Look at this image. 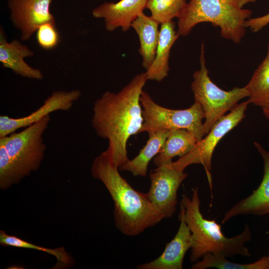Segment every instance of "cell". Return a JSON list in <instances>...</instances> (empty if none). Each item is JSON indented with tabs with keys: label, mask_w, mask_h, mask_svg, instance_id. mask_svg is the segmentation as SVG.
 I'll return each mask as SVG.
<instances>
[{
	"label": "cell",
	"mask_w": 269,
	"mask_h": 269,
	"mask_svg": "<svg viewBox=\"0 0 269 269\" xmlns=\"http://www.w3.org/2000/svg\"><path fill=\"white\" fill-rule=\"evenodd\" d=\"M147 80L145 72L137 74L119 92L106 91L94 104L92 127L108 139L107 150L119 168L129 160V138L139 134L143 122L140 97Z\"/></svg>",
	"instance_id": "cell-1"
},
{
	"label": "cell",
	"mask_w": 269,
	"mask_h": 269,
	"mask_svg": "<svg viewBox=\"0 0 269 269\" xmlns=\"http://www.w3.org/2000/svg\"><path fill=\"white\" fill-rule=\"evenodd\" d=\"M91 171L110 193L114 203L115 224L123 234L138 235L164 218L146 193L135 190L121 175L107 149L95 158Z\"/></svg>",
	"instance_id": "cell-2"
},
{
	"label": "cell",
	"mask_w": 269,
	"mask_h": 269,
	"mask_svg": "<svg viewBox=\"0 0 269 269\" xmlns=\"http://www.w3.org/2000/svg\"><path fill=\"white\" fill-rule=\"evenodd\" d=\"M198 188L192 190L191 198L183 195L180 203V212L191 234L192 247L190 260L195 263L208 253L231 257L236 255L250 257L245 244L252 240V232L248 224L240 234L226 237L221 225L215 220L204 218L200 211Z\"/></svg>",
	"instance_id": "cell-3"
},
{
	"label": "cell",
	"mask_w": 269,
	"mask_h": 269,
	"mask_svg": "<svg viewBox=\"0 0 269 269\" xmlns=\"http://www.w3.org/2000/svg\"><path fill=\"white\" fill-rule=\"evenodd\" d=\"M252 14L232 0H190L178 17L177 32L186 36L197 24L208 22L220 27L222 37L239 43L245 34V22Z\"/></svg>",
	"instance_id": "cell-4"
},
{
	"label": "cell",
	"mask_w": 269,
	"mask_h": 269,
	"mask_svg": "<svg viewBox=\"0 0 269 269\" xmlns=\"http://www.w3.org/2000/svg\"><path fill=\"white\" fill-rule=\"evenodd\" d=\"M50 120L49 115L22 131L0 137L12 168L14 184L39 167L46 147L42 136Z\"/></svg>",
	"instance_id": "cell-5"
},
{
	"label": "cell",
	"mask_w": 269,
	"mask_h": 269,
	"mask_svg": "<svg viewBox=\"0 0 269 269\" xmlns=\"http://www.w3.org/2000/svg\"><path fill=\"white\" fill-rule=\"evenodd\" d=\"M200 64V69L193 74L191 88L195 101L200 105L204 114L205 135L227 112L234 108L240 100L248 97L249 94L245 86L225 91L212 81L206 66L203 44L201 45Z\"/></svg>",
	"instance_id": "cell-6"
},
{
	"label": "cell",
	"mask_w": 269,
	"mask_h": 269,
	"mask_svg": "<svg viewBox=\"0 0 269 269\" xmlns=\"http://www.w3.org/2000/svg\"><path fill=\"white\" fill-rule=\"evenodd\" d=\"M143 122L139 134H148L162 130L185 129L191 132L197 142L204 136L202 120L204 114L196 102L188 108L175 110L165 108L156 103L151 97L142 91L140 97Z\"/></svg>",
	"instance_id": "cell-7"
},
{
	"label": "cell",
	"mask_w": 269,
	"mask_h": 269,
	"mask_svg": "<svg viewBox=\"0 0 269 269\" xmlns=\"http://www.w3.org/2000/svg\"><path fill=\"white\" fill-rule=\"evenodd\" d=\"M248 103L237 104L231 112L221 117L212 127L208 133L186 155L172 161L176 169L184 171L186 167L193 164H201L205 169L212 195V157L213 151L220 140L229 131L236 127L244 119Z\"/></svg>",
	"instance_id": "cell-8"
},
{
	"label": "cell",
	"mask_w": 269,
	"mask_h": 269,
	"mask_svg": "<svg viewBox=\"0 0 269 269\" xmlns=\"http://www.w3.org/2000/svg\"><path fill=\"white\" fill-rule=\"evenodd\" d=\"M171 162L157 167L149 174L150 186L146 193L164 218L171 217L175 212L178 189L187 177L186 173L175 168Z\"/></svg>",
	"instance_id": "cell-9"
},
{
	"label": "cell",
	"mask_w": 269,
	"mask_h": 269,
	"mask_svg": "<svg viewBox=\"0 0 269 269\" xmlns=\"http://www.w3.org/2000/svg\"><path fill=\"white\" fill-rule=\"evenodd\" d=\"M52 0H8L11 21L20 31L22 40H29L41 25L55 23L50 12Z\"/></svg>",
	"instance_id": "cell-10"
},
{
	"label": "cell",
	"mask_w": 269,
	"mask_h": 269,
	"mask_svg": "<svg viewBox=\"0 0 269 269\" xmlns=\"http://www.w3.org/2000/svg\"><path fill=\"white\" fill-rule=\"evenodd\" d=\"M81 95V92L79 90L55 91L44 101L41 106L28 116L17 118L0 116V137L6 136L19 129L27 127L52 112L69 110Z\"/></svg>",
	"instance_id": "cell-11"
},
{
	"label": "cell",
	"mask_w": 269,
	"mask_h": 269,
	"mask_svg": "<svg viewBox=\"0 0 269 269\" xmlns=\"http://www.w3.org/2000/svg\"><path fill=\"white\" fill-rule=\"evenodd\" d=\"M264 162V175L258 187L247 197L239 201L224 214L222 223L238 215H265L269 214V152L254 142Z\"/></svg>",
	"instance_id": "cell-12"
},
{
	"label": "cell",
	"mask_w": 269,
	"mask_h": 269,
	"mask_svg": "<svg viewBox=\"0 0 269 269\" xmlns=\"http://www.w3.org/2000/svg\"><path fill=\"white\" fill-rule=\"evenodd\" d=\"M147 0H120L117 2H105L95 8L93 16L103 18L107 30L113 31L119 27L126 31L132 22L143 12Z\"/></svg>",
	"instance_id": "cell-13"
},
{
	"label": "cell",
	"mask_w": 269,
	"mask_h": 269,
	"mask_svg": "<svg viewBox=\"0 0 269 269\" xmlns=\"http://www.w3.org/2000/svg\"><path fill=\"white\" fill-rule=\"evenodd\" d=\"M179 229L173 239L167 243L162 254L156 259L139 265L138 269H182L184 256L192 247L191 232L180 212Z\"/></svg>",
	"instance_id": "cell-14"
},
{
	"label": "cell",
	"mask_w": 269,
	"mask_h": 269,
	"mask_svg": "<svg viewBox=\"0 0 269 269\" xmlns=\"http://www.w3.org/2000/svg\"><path fill=\"white\" fill-rule=\"evenodd\" d=\"M34 53L27 46L14 39L8 42L2 29L0 30V62L3 67L11 70L15 74L24 78L42 80L41 71L33 68L24 61L32 57Z\"/></svg>",
	"instance_id": "cell-15"
},
{
	"label": "cell",
	"mask_w": 269,
	"mask_h": 269,
	"mask_svg": "<svg viewBox=\"0 0 269 269\" xmlns=\"http://www.w3.org/2000/svg\"><path fill=\"white\" fill-rule=\"evenodd\" d=\"M175 27L172 20L161 24L155 58L145 72L147 80L160 82L168 75L171 48L179 36Z\"/></svg>",
	"instance_id": "cell-16"
},
{
	"label": "cell",
	"mask_w": 269,
	"mask_h": 269,
	"mask_svg": "<svg viewBox=\"0 0 269 269\" xmlns=\"http://www.w3.org/2000/svg\"><path fill=\"white\" fill-rule=\"evenodd\" d=\"M159 23L151 16L140 13L132 22L131 27L139 39L138 51L142 57V65L146 71L152 63L155 56L159 36Z\"/></svg>",
	"instance_id": "cell-17"
},
{
	"label": "cell",
	"mask_w": 269,
	"mask_h": 269,
	"mask_svg": "<svg viewBox=\"0 0 269 269\" xmlns=\"http://www.w3.org/2000/svg\"><path fill=\"white\" fill-rule=\"evenodd\" d=\"M197 140L195 136L185 129L170 130L159 153L154 157L157 167L172 162L173 157L184 156L195 146Z\"/></svg>",
	"instance_id": "cell-18"
},
{
	"label": "cell",
	"mask_w": 269,
	"mask_h": 269,
	"mask_svg": "<svg viewBox=\"0 0 269 269\" xmlns=\"http://www.w3.org/2000/svg\"><path fill=\"white\" fill-rule=\"evenodd\" d=\"M169 132L168 130H162L148 134V139L138 154L119 169L130 172L134 176H145L149 161L159 153Z\"/></svg>",
	"instance_id": "cell-19"
},
{
	"label": "cell",
	"mask_w": 269,
	"mask_h": 269,
	"mask_svg": "<svg viewBox=\"0 0 269 269\" xmlns=\"http://www.w3.org/2000/svg\"><path fill=\"white\" fill-rule=\"evenodd\" d=\"M248 92V104L269 108V42L266 57L245 86Z\"/></svg>",
	"instance_id": "cell-20"
},
{
	"label": "cell",
	"mask_w": 269,
	"mask_h": 269,
	"mask_svg": "<svg viewBox=\"0 0 269 269\" xmlns=\"http://www.w3.org/2000/svg\"><path fill=\"white\" fill-rule=\"evenodd\" d=\"M0 244L4 246L37 250L51 255L57 260L54 269L67 268L74 264L73 259L64 247L51 249L37 246L15 236L8 235L3 230L0 231Z\"/></svg>",
	"instance_id": "cell-21"
},
{
	"label": "cell",
	"mask_w": 269,
	"mask_h": 269,
	"mask_svg": "<svg viewBox=\"0 0 269 269\" xmlns=\"http://www.w3.org/2000/svg\"><path fill=\"white\" fill-rule=\"evenodd\" d=\"M209 268L221 269H269V266L267 256H264L254 263L241 264L230 262L223 255L208 253L203 256L202 260L194 263L191 269H205Z\"/></svg>",
	"instance_id": "cell-22"
},
{
	"label": "cell",
	"mask_w": 269,
	"mask_h": 269,
	"mask_svg": "<svg viewBox=\"0 0 269 269\" xmlns=\"http://www.w3.org/2000/svg\"><path fill=\"white\" fill-rule=\"evenodd\" d=\"M185 0H147L145 8L151 12V17L159 24L178 17L186 4Z\"/></svg>",
	"instance_id": "cell-23"
},
{
	"label": "cell",
	"mask_w": 269,
	"mask_h": 269,
	"mask_svg": "<svg viewBox=\"0 0 269 269\" xmlns=\"http://www.w3.org/2000/svg\"><path fill=\"white\" fill-rule=\"evenodd\" d=\"M36 32L37 43L43 49H53L60 42V37L55 23H45L41 25Z\"/></svg>",
	"instance_id": "cell-24"
},
{
	"label": "cell",
	"mask_w": 269,
	"mask_h": 269,
	"mask_svg": "<svg viewBox=\"0 0 269 269\" xmlns=\"http://www.w3.org/2000/svg\"><path fill=\"white\" fill-rule=\"evenodd\" d=\"M269 24V12L262 16L250 18L245 22L246 27H249L253 32H258Z\"/></svg>",
	"instance_id": "cell-25"
},
{
	"label": "cell",
	"mask_w": 269,
	"mask_h": 269,
	"mask_svg": "<svg viewBox=\"0 0 269 269\" xmlns=\"http://www.w3.org/2000/svg\"><path fill=\"white\" fill-rule=\"evenodd\" d=\"M240 7H243L246 4L250 2H254L257 0H232Z\"/></svg>",
	"instance_id": "cell-26"
},
{
	"label": "cell",
	"mask_w": 269,
	"mask_h": 269,
	"mask_svg": "<svg viewBox=\"0 0 269 269\" xmlns=\"http://www.w3.org/2000/svg\"><path fill=\"white\" fill-rule=\"evenodd\" d=\"M265 116L269 119V108L263 109Z\"/></svg>",
	"instance_id": "cell-27"
},
{
	"label": "cell",
	"mask_w": 269,
	"mask_h": 269,
	"mask_svg": "<svg viewBox=\"0 0 269 269\" xmlns=\"http://www.w3.org/2000/svg\"><path fill=\"white\" fill-rule=\"evenodd\" d=\"M268 257V261H269V255L268 256H267Z\"/></svg>",
	"instance_id": "cell-28"
}]
</instances>
